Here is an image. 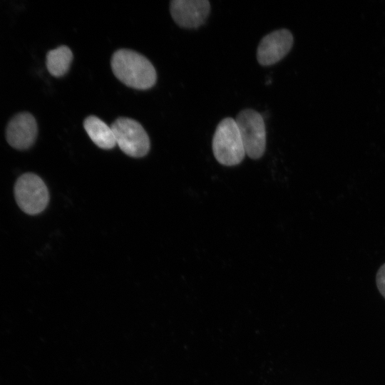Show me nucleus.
<instances>
[{"label": "nucleus", "instance_id": "obj_1", "mask_svg": "<svg viewBox=\"0 0 385 385\" xmlns=\"http://www.w3.org/2000/svg\"><path fill=\"white\" fill-rule=\"evenodd\" d=\"M111 65L115 77L129 87L144 90L155 83L154 66L147 58L134 51H116L113 54Z\"/></svg>", "mask_w": 385, "mask_h": 385}, {"label": "nucleus", "instance_id": "obj_2", "mask_svg": "<svg viewBox=\"0 0 385 385\" xmlns=\"http://www.w3.org/2000/svg\"><path fill=\"white\" fill-rule=\"evenodd\" d=\"M214 156L225 166L240 164L246 153L236 121L232 118L222 119L217 125L212 141Z\"/></svg>", "mask_w": 385, "mask_h": 385}, {"label": "nucleus", "instance_id": "obj_3", "mask_svg": "<svg viewBox=\"0 0 385 385\" xmlns=\"http://www.w3.org/2000/svg\"><path fill=\"white\" fill-rule=\"evenodd\" d=\"M14 192L19 207L30 215L43 212L49 201L46 185L38 175L32 173H24L17 178Z\"/></svg>", "mask_w": 385, "mask_h": 385}, {"label": "nucleus", "instance_id": "obj_4", "mask_svg": "<svg viewBox=\"0 0 385 385\" xmlns=\"http://www.w3.org/2000/svg\"><path fill=\"white\" fill-rule=\"evenodd\" d=\"M246 155L252 159H259L266 148V128L264 118L257 111L242 110L235 119Z\"/></svg>", "mask_w": 385, "mask_h": 385}, {"label": "nucleus", "instance_id": "obj_5", "mask_svg": "<svg viewBox=\"0 0 385 385\" xmlns=\"http://www.w3.org/2000/svg\"><path fill=\"white\" fill-rule=\"evenodd\" d=\"M116 144L126 155L140 158L150 149V140L143 126L136 120L121 117L111 125Z\"/></svg>", "mask_w": 385, "mask_h": 385}, {"label": "nucleus", "instance_id": "obj_6", "mask_svg": "<svg viewBox=\"0 0 385 385\" xmlns=\"http://www.w3.org/2000/svg\"><path fill=\"white\" fill-rule=\"evenodd\" d=\"M294 38L286 29H280L265 36L257 49L258 63L264 66H271L282 60L291 50Z\"/></svg>", "mask_w": 385, "mask_h": 385}, {"label": "nucleus", "instance_id": "obj_7", "mask_svg": "<svg viewBox=\"0 0 385 385\" xmlns=\"http://www.w3.org/2000/svg\"><path fill=\"white\" fill-rule=\"evenodd\" d=\"M38 134L35 118L29 112H21L14 115L6 128V139L14 148L27 150L34 143Z\"/></svg>", "mask_w": 385, "mask_h": 385}, {"label": "nucleus", "instance_id": "obj_8", "mask_svg": "<svg viewBox=\"0 0 385 385\" xmlns=\"http://www.w3.org/2000/svg\"><path fill=\"white\" fill-rule=\"evenodd\" d=\"M170 11L179 26L196 29L207 20L210 4L207 0H173L170 3Z\"/></svg>", "mask_w": 385, "mask_h": 385}, {"label": "nucleus", "instance_id": "obj_9", "mask_svg": "<svg viewBox=\"0 0 385 385\" xmlns=\"http://www.w3.org/2000/svg\"><path fill=\"white\" fill-rule=\"evenodd\" d=\"M83 127L92 141L99 148L108 150L116 145L111 126L98 117H87L83 122Z\"/></svg>", "mask_w": 385, "mask_h": 385}, {"label": "nucleus", "instance_id": "obj_10", "mask_svg": "<svg viewBox=\"0 0 385 385\" xmlns=\"http://www.w3.org/2000/svg\"><path fill=\"white\" fill-rule=\"evenodd\" d=\"M72 60L71 50L66 46H61L47 53L46 64L52 76L60 77L67 73Z\"/></svg>", "mask_w": 385, "mask_h": 385}, {"label": "nucleus", "instance_id": "obj_11", "mask_svg": "<svg viewBox=\"0 0 385 385\" xmlns=\"http://www.w3.org/2000/svg\"><path fill=\"white\" fill-rule=\"evenodd\" d=\"M376 282L379 291L385 298V263L381 266L376 273Z\"/></svg>", "mask_w": 385, "mask_h": 385}]
</instances>
